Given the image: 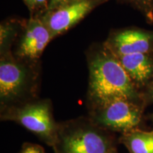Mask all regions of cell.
<instances>
[{
  "mask_svg": "<svg viewBox=\"0 0 153 153\" xmlns=\"http://www.w3.org/2000/svg\"><path fill=\"white\" fill-rule=\"evenodd\" d=\"M146 106L125 98H114L88 108V117L97 126L121 134L138 129Z\"/></svg>",
  "mask_w": 153,
  "mask_h": 153,
  "instance_id": "cell-5",
  "label": "cell"
},
{
  "mask_svg": "<svg viewBox=\"0 0 153 153\" xmlns=\"http://www.w3.org/2000/svg\"><path fill=\"white\" fill-rule=\"evenodd\" d=\"M30 12V16H41L48 10L50 0H23Z\"/></svg>",
  "mask_w": 153,
  "mask_h": 153,
  "instance_id": "cell-13",
  "label": "cell"
},
{
  "mask_svg": "<svg viewBox=\"0 0 153 153\" xmlns=\"http://www.w3.org/2000/svg\"><path fill=\"white\" fill-rule=\"evenodd\" d=\"M152 122H153V115H152Z\"/></svg>",
  "mask_w": 153,
  "mask_h": 153,
  "instance_id": "cell-18",
  "label": "cell"
},
{
  "mask_svg": "<svg viewBox=\"0 0 153 153\" xmlns=\"http://www.w3.org/2000/svg\"><path fill=\"white\" fill-rule=\"evenodd\" d=\"M109 0H73L39 18L51 33L53 40L78 24L96 8Z\"/></svg>",
  "mask_w": 153,
  "mask_h": 153,
  "instance_id": "cell-6",
  "label": "cell"
},
{
  "mask_svg": "<svg viewBox=\"0 0 153 153\" xmlns=\"http://www.w3.org/2000/svg\"><path fill=\"white\" fill-rule=\"evenodd\" d=\"M117 57L133 85L142 94L153 79V53H134Z\"/></svg>",
  "mask_w": 153,
  "mask_h": 153,
  "instance_id": "cell-9",
  "label": "cell"
},
{
  "mask_svg": "<svg viewBox=\"0 0 153 153\" xmlns=\"http://www.w3.org/2000/svg\"><path fill=\"white\" fill-rule=\"evenodd\" d=\"M104 44L116 57L153 53V30L135 26L113 29Z\"/></svg>",
  "mask_w": 153,
  "mask_h": 153,
  "instance_id": "cell-8",
  "label": "cell"
},
{
  "mask_svg": "<svg viewBox=\"0 0 153 153\" xmlns=\"http://www.w3.org/2000/svg\"><path fill=\"white\" fill-rule=\"evenodd\" d=\"M143 100L146 106L153 103V79L149 84L148 87L142 91Z\"/></svg>",
  "mask_w": 153,
  "mask_h": 153,
  "instance_id": "cell-15",
  "label": "cell"
},
{
  "mask_svg": "<svg viewBox=\"0 0 153 153\" xmlns=\"http://www.w3.org/2000/svg\"><path fill=\"white\" fill-rule=\"evenodd\" d=\"M41 62L17 58L12 51L0 54V108L38 98Z\"/></svg>",
  "mask_w": 153,
  "mask_h": 153,
  "instance_id": "cell-2",
  "label": "cell"
},
{
  "mask_svg": "<svg viewBox=\"0 0 153 153\" xmlns=\"http://www.w3.org/2000/svg\"><path fill=\"white\" fill-rule=\"evenodd\" d=\"M0 118L12 121L36 135L42 142L53 148L57 143L58 123L53 115L52 101L37 99L0 108Z\"/></svg>",
  "mask_w": 153,
  "mask_h": 153,
  "instance_id": "cell-4",
  "label": "cell"
},
{
  "mask_svg": "<svg viewBox=\"0 0 153 153\" xmlns=\"http://www.w3.org/2000/svg\"><path fill=\"white\" fill-rule=\"evenodd\" d=\"M19 153H46L41 145L31 143H24Z\"/></svg>",
  "mask_w": 153,
  "mask_h": 153,
  "instance_id": "cell-14",
  "label": "cell"
},
{
  "mask_svg": "<svg viewBox=\"0 0 153 153\" xmlns=\"http://www.w3.org/2000/svg\"><path fill=\"white\" fill-rule=\"evenodd\" d=\"M71 1H73V0H50L48 8V10L46 11L54 10V9L58 8V7L65 4L70 2Z\"/></svg>",
  "mask_w": 153,
  "mask_h": 153,
  "instance_id": "cell-16",
  "label": "cell"
},
{
  "mask_svg": "<svg viewBox=\"0 0 153 153\" xmlns=\"http://www.w3.org/2000/svg\"><path fill=\"white\" fill-rule=\"evenodd\" d=\"M86 57L89 70L87 108L114 98H125L146 106L142 94L133 85L118 57L104 43L91 45Z\"/></svg>",
  "mask_w": 153,
  "mask_h": 153,
  "instance_id": "cell-1",
  "label": "cell"
},
{
  "mask_svg": "<svg viewBox=\"0 0 153 153\" xmlns=\"http://www.w3.org/2000/svg\"><path fill=\"white\" fill-rule=\"evenodd\" d=\"M26 19H7L0 25V54L12 51Z\"/></svg>",
  "mask_w": 153,
  "mask_h": 153,
  "instance_id": "cell-11",
  "label": "cell"
},
{
  "mask_svg": "<svg viewBox=\"0 0 153 153\" xmlns=\"http://www.w3.org/2000/svg\"><path fill=\"white\" fill-rule=\"evenodd\" d=\"M108 153H118V150H117V148H115L114 149H112V150H111Z\"/></svg>",
  "mask_w": 153,
  "mask_h": 153,
  "instance_id": "cell-17",
  "label": "cell"
},
{
  "mask_svg": "<svg viewBox=\"0 0 153 153\" xmlns=\"http://www.w3.org/2000/svg\"><path fill=\"white\" fill-rule=\"evenodd\" d=\"M118 138L113 132L97 126L88 116L58 123L57 153H108L116 148Z\"/></svg>",
  "mask_w": 153,
  "mask_h": 153,
  "instance_id": "cell-3",
  "label": "cell"
},
{
  "mask_svg": "<svg viewBox=\"0 0 153 153\" xmlns=\"http://www.w3.org/2000/svg\"><path fill=\"white\" fill-rule=\"evenodd\" d=\"M118 143L123 144L129 153H153V131L138 128L121 134Z\"/></svg>",
  "mask_w": 153,
  "mask_h": 153,
  "instance_id": "cell-10",
  "label": "cell"
},
{
  "mask_svg": "<svg viewBox=\"0 0 153 153\" xmlns=\"http://www.w3.org/2000/svg\"><path fill=\"white\" fill-rule=\"evenodd\" d=\"M53 40L51 33L37 16L26 19L20 35L15 43L13 54L17 58L30 62H41L44 50Z\"/></svg>",
  "mask_w": 153,
  "mask_h": 153,
  "instance_id": "cell-7",
  "label": "cell"
},
{
  "mask_svg": "<svg viewBox=\"0 0 153 153\" xmlns=\"http://www.w3.org/2000/svg\"><path fill=\"white\" fill-rule=\"evenodd\" d=\"M138 11L148 24H153V0H116Z\"/></svg>",
  "mask_w": 153,
  "mask_h": 153,
  "instance_id": "cell-12",
  "label": "cell"
},
{
  "mask_svg": "<svg viewBox=\"0 0 153 153\" xmlns=\"http://www.w3.org/2000/svg\"><path fill=\"white\" fill-rule=\"evenodd\" d=\"M54 153H57V152H54Z\"/></svg>",
  "mask_w": 153,
  "mask_h": 153,
  "instance_id": "cell-19",
  "label": "cell"
}]
</instances>
